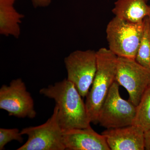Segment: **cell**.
<instances>
[{
	"instance_id": "cell-14",
	"label": "cell",
	"mask_w": 150,
	"mask_h": 150,
	"mask_svg": "<svg viewBox=\"0 0 150 150\" xmlns=\"http://www.w3.org/2000/svg\"><path fill=\"white\" fill-rule=\"evenodd\" d=\"M144 21V32L135 59L140 64L150 69V29L148 17Z\"/></svg>"
},
{
	"instance_id": "cell-10",
	"label": "cell",
	"mask_w": 150,
	"mask_h": 150,
	"mask_svg": "<svg viewBox=\"0 0 150 150\" xmlns=\"http://www.w3.org/2000/svg\"><path fill=\"white\" fill-rule=\"evenodd\" d=\"M63 142L67 150H110L104 137L91 126L63 130Z\"/></svg>"
},
{
	"instance_id": "cell-2",
	"label": "cell",
	"mask_w": 150,
	"mask_h": 150,
	"mask_svg": "<svg viewBox=\"0 0 150 150\" xmlns=\"http://www.w3.org/2000/svg\"><path fill=\"white\" fill-rule=\"evenodd\" d=\"M96 73L85 103L91 122L94 124H98L100 110L115 81L118 59L112 51L105 48L96 51Z\"/></svg>"
},
{
	"instance_id": "cell-13",
	"label": "cell",
	"mask_w": 150,
	"mask_h": 150,
	"mask_svg": "<svg viewBox=\"0 0 150 150\" xmlns=\"http://www.w3.org/2000/svg\"><path fill=\"white\" fill-rule=\"evenodd\" d=\"M133 125L139 126L144 132L150 129V86L137 106V112Z\"/></svg>"
},
{
	"instance_id": "cell-15",
	"label": "cell",
	"mask_w": 150,
	"mask_h": 150,
	"mask_svg": "<svg viewBox=\"0 0 150 150\" xmlns=\"http://www.w3.org/2000/svg\"><path fill=\"white\" fill-rule=\"evenodd\" d=\"M22 134L19 129L17 128L7 129H0V150L4 149L8 143L13 140H16L20 143L23 142Z\"/></svg>"
},
{
	"instance_id": "cell-4",
	"label": "cell",
	"mask_w": 150,
	"mask_h": 150,
	"mask_svg": "<svg viewBox=\"0 0 150 150\" xmlns=\"http://www.w3.org/2000/svg\"><path fill=\"white\" fill-rule=\"evenodd\" d=\"M119 86L116 81L112 84L98 117V124L106 129L133 125L136 116L137 106L121 97Z\"/></svg>"
},
{
	"instance_id": "cell-7",
	"label": "cell",
	"mask_w": 150,
	"mask_h": 150,
	"mask_svg": "<svg viewBox=\"0 0 150 150\" xmlns=\"http://www.w3.org/2000/svg\"><path fill=\"white\" fill-rule=\"evenodd\" d=\"M115 81L126 89L129 100L137 106L150 86V69L135 59L118 57Z\"/></svg>"
},
{
	"instance_id": "cell-19",
	"label": "cell",
	"mask_w": 150,
	"mask_h": 150,
	"mask_svg": "<svg viewBox=\"0 0 150 150\" xmlns=\"http://www.w3.org/2000/svg\"><path fill=\"white\" fill-rule=\"evenodd\" d=\"M146 1L147 2H148V1H149V0H146Z\"/></svg>"
},
{
	"instance_id": "cell-17",
	"label": "cell",
	"mask_w": 150,
	"mask_h": 150,
	"mask_svg": "<svg viewBox=\"0 0 150 150\" xmlns=\"http://www.w3.org/2000/svg\"><path fill=\"white\" fill-rule=\"evenodd\" d=\"M145 150H150V129L145 132Z\"/></svg>"
},
{
	"instance_id": "cell-16",
	"label": "cell",
	"mask_w": 150,
	"mask_h": 150,
	"mask_svg": "<svg viewBox=\"0 0 150 150\" xmlns=\"http://www.w3.org/2000/svg\"><path fill=\"white\" fill-rule=\"evenodd\" d=\"M35 8H45L50 5L52 0H30Z\"/></svg>"
},
{
	"instance_id": "cell-11",
	"label": "cell",
	"mask_w": 150,
	"mask_h": 150,
	"mask_svg": "<svg viewBox=\"0 0 150 150\" xmlns=\"http://www.w3.org/2000/svg\"><path fill=\"white\" fill-rule=\"evenodd\" d=\"M17 0H0V34L18 38L21 35L20 25L24 15L16 9Z\"/></svg>"
},
{
	"instance_id": "cell-3",
	"label": "cell",
	"mask_w": 150,
	"mask_h": 150,
	"mask_svg": "<svg viewBox=\"0 0 150 150\" xmlns=\"http://www.w3.org/2000/svg\"><path fill=\"white\" fill-rule=\"evenodd\" d=\"M144 28V20L134 23L115 16L106 28L108 49L118 57L135 59Z\"/></svg>"
},
{
	"instance_id": "cell-8",
	"label": "cell",
	"mask_w": 150,
	"mask_h": 150,
	"mask_svg": "<svg viewBox=\"0 0 150 150\" xmlns=\"http://www.w3.org/2000/svg\"><path fill=\"white\" fill-rule=\"evenodd\" d=\"M0 108L6 110L9 115L18 118L32 119L36 115L33 99L21 78L12 81L9 86H2Z\"/></svg>"
},
{
	"instance_id": "cell-18",
	"label": "cell",
	"mask_w": 150,
	"mask_h": 150,
	"mask_svg": "<svg viewBox=\"0 0 150 150\" xmlns=\"http://www.w3.org/2000/svg\"><path fill=\"white\" fill-rule=\"evenodd\" d=\"M148 20H149V28L150 29V11L149 14V16H148Z\"/></svg>"
},
{
	"instance_id": "cell-6",
	"label": "cell",
	"mask_w": 150,
	"mask_h": 150,
	"mask_svg": "<svg viewBox=\"0 0 150 150\" xmlns=\"http://www.w3.org/2000/svg\"><path fill=\"white\" fill-rule=\"evenodd\" d=\"M67 79L72 83L83 98L86 97L97 70L96 51L77 50L65 58Z\"/></svg>"
},
{
	"instance_id": "cell-9",
	"label": "cell",
	"mask_w": 150,
	"mask_h": 150,
	"mask_svg": "<svg viewBox=\"0 0 150 150\" xmlns=\"http://www.w3.org/2000/svg\"><path fill=\"white\" fill-rule=\"evenodd\" d=\"M144 134L134 125L107 129L101 133L110 150H145Z\"/></svg>"
},
{
	"instance_id": "cell-5",
	"label": "cell",
	"mask_w": 150,
	"mask_h": 150,
	"mask_svg": "<svg viewBox=\"0 0 150 150\" xmlns=\"http://www.w3.org/2000/svg\"><path fill=\"white\" fill-rule=\"evenodd\" d=\"M58 109L55 105L53 114L45 123L24 128L21 134L28 137L26 143L17 150H64L63 130L58 119Z\"/></svg>"
},
{
	"instance_id": "cell-12",
	"label": "cell",
	"mask_w": 150,
	"mask_h": 150,
	"mask_svg": "<svg viewBox=\"0 0 150 150\" xmlns=\"http://www.w3.org/2000/svg\"><path fill=\"white\" fill-rule=\"evenodd\" d=\"M146 0H117L112 9L115 16L127 21L139 23L149 16L150 6Z\"/></svg>"
},
{
	"instance_id": "cell-1",
	"label": "cell",
	"mask_w": 150,
	"mask_h": 150,
	"mask_svg": "<svg viewBox=\"0 0 150 150\" xmlns=\"http://www.w3.org/2000/svg\"><path fill=\"white\" fill-rule=\"evenodd\" d=\"M39 92L55 100L58 109V121L64 131L91 126L83 97L74 85L67 79L41 88Z\"/></svg>"
}]
</instances>
